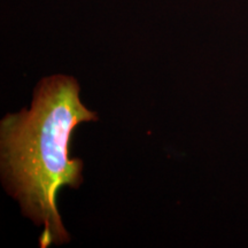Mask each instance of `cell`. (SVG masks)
<instances>
[{"mask_svg": "<svg viewBox=\"0 0 248 248\" xmlns=\"http://www.w3.org/2000/svg\"><path fill=\"white\" fill-rule=\"evenodd\" d=\"M97 120V113L80 101L76 79L63 75L40 80L30 109L1 120L4 184L20 201L23 215L44 226L42 248L70 239L55 200L62 186L76 188L82 184V160L69 156L71 136L80 123Z\"/></svg>", "mask_w": 248, "mask_h": 248, "instance_id": "cell-1", "label": "cell"}]
</instances>
